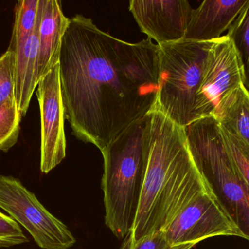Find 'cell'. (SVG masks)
<instances>
[{
    "label": "cell",
    "instance_id": "19",
    "mask_svg": "<svg viewBox=\"0 0 249 249\" xmlns=\"http://www.w3.org/2000/svg\"><path fill=\"white\" fill-rule=\"evenodd\" d=\"M28 241L18 224L0 212V247L7 248L26 244Z\"/></svg>",
    "mask_w": 249,
    "mask_h": 249
},
{
    "label": "cell",
    "instance_id": "20",
    "mask_svg": "<svg viewBox=\"0 0 249 249\" xmlns=\"http://www.w3.org/2000/svg\"><path fill=\"white\" fill-rule=\"evenodd\" d=\"M121 249H190L183 246H173L165 238L163 231L155 232L139 241L132 240L130 234L126 235Z\"/></svg>",
    "mask_w": 249,
    "mask_h": 249
},
{
    "label": "cell",
    "instance_id": "5",
    "mask_svg": "<svg viewBox=\"0 0 249 249\" xmlns=\"http://www.w3.org/2000/svg\"><path fill=\"white\" fill-rule=\"evenodd\" d=\"M216 41L184 39L158 45V92L153 111L183 128L194 121L197 92Z\"/></svg>",
    "mask_w": 249,
    "mask_h": 249
},
{
    "label": "cell",
    "instance_id": "14",
    "mask_svg": "<svg viewBox=\"0 0 249 249\" xmlns=\"http://www.w3.org/2000/svg\"><path fill=\"white\" fill-rule=\"evenodd\" d=\"M212 115L222 128L236 134L249 145V91L244 84L224 96Z\"/></svg>",
    "mask_w": 249,
    "mask_h": 249
},
{
    "label": "cell",
    "instance_id": "6",
    "mask_svg": "<svg viewBox=\"0 0 249 249\" xmlns=\"http://www.w3.org/2000/svg\"><path fill=\"white\" fill-rule=\"evenodd\" d=\"M0 209L23 226L41 249H69L76 243L69 228L18 178L0 175Z\"/></svg>",
    "mask_w": 249,
    "mask_h": 249
},
{
    "label": "cell",
    "instance_id": "2",
    "mask_svg": "<svg viewBox=\"0 0 249 249\" xmlns=\"http://www.w3.org/2000/svg\"><path fill=\"white\" fill-rule=\"evenodd\" d=\"M207 191L210 189L189 149L184 128L152 111L143 187L129 232L132 240L164 230L192 200Z\"/></svg>",
    "mask_w": 249,
    "mask_h": 249
},
{
    "label": "cell",
    "instance_id": "18",
    "mask_svg": "<svg viewBox=\"0 0 249 249\" xmlns=\"http://www.w3.org/2000/svg\"><path fill=\"white\" fill-rule=\"evenodd\" d=\"M16 53L7 50L0 57V107L15 103Z\"/></svg>",
    "mask_w": 249,
    "mask_h": 249
},
{
    "label": "cell",
    "instance_id": "8",
    "mask_svg": "<svg viewBox=\"0 0 249 249\" xmlns=\"http://www.w3.org/2000/svg\"><path fill=\"white\" fill-rule=\"evenodd\" d=\"M241 84L244 76L241 60L232 40L222 36L208 58L196 98L194 121L212 115L222 98Z\"/></svg>",
    "mask_w": 249,
    "mask_h": 249
},
{
    "label": "cell",
    "instance_id": "16",
    "mask_svg": "<svg viewBox=\"0 0 249 249\" xmlns=\"http://www.w3.org/2000/svg\"><path fill=\"white\" fill-rule=\"evenodd\" d=\"M227 36L238 53L244 71V86L249 91V0L230 26Z\"/></svg>",
    "mask_w": 249,
    "mask_h": 249
},
{
    "label": "cell",
    "instance_id": "11",
    "mask_svg": "<svg viewBox=\"0 0 249 249\" xmlns=\"http://www.w3.org/2000/svg\"><path fill=\"white\" fill-rule=\"evenodd\" d=\"M248 0H205L193 9L184 39L211 42L222 38L242 11Z\"/></svg>",
    "mask_w": 249,
    "mask_h": 249
},
{
    "label": "cell",
    "instance_id": "17",
    "mask_svg": "<svg viewBox=\"0 0 249 249\" xmlns=\"http://www.w3.org/2000/svg\"><path fill=\"white\" fill-rule=\"evenodd\" d=\"M22 115L16 102L0 107V151L7 152L17 143Z\"/></svg>",
    "mask_w": 249,
    "mask_h": 249
},
{
    "label": "cell",
    "instance_id": "9",
    "mask_svg": "<svg viewBox=\"0 0 249 249\" xmlns=\"http://www.w3.org/2000/svg\"><path fill=\"white\" fill-rule=\"evenodd\" d=\"M36 88L41 118L40 170L47 174L58 166L67 154L65 111L61 95L59 64L40 79Z\"/></svg>",
    "mask_w": 249,
    "mask_h": 249
},
{
    "label": "cell",
    "instance_id": "1",
    "mask_svg": "<svg viewBox=\"0 0 249 249\" xmlns=\"http://www.w3.org/2000/svg\"><path fill=\"white\" fill-rule=\"evenodd\" d=\"M58 64L65 117L73 134L101 152L154 111L159 47L150 38L122 40L76 15L63 38Z\"/></svg>",
    "mask_w": 249,
    "mask_h": 249
},
{
    "label": "cell",
    "instance_id": "3",
    "mask_svg": "<svg viewBox=\"0 0 249 249\" xmlns=\"http://www.w3.org/2000/svg\"><path fill=\"white\" fill-rule=\"evenodd\" d=\"M151 114L130 126L102 151L105 224L125 238L136 219L146 164Z\"/></svg>",
    "mask_w": 249,
    "mask_h": 249
},
{
    "label": "cell",
    "instance_id": "10",
    "mask_svg": "<svg viewBox=\"0 0 249 249\" xmlns=\"http://www.w3.org/2000/svg\"><path fill=\"white\" fill-rule=\"evenodd\" d=\"M129 10L141 31L161 45L184 39L193 9L187 0H131Z\"/></svg>",
    "mask_w": 249,
    "mask_h": 249
},
{
    "label": "cell",
    "instance_id": "4",
    "mask_svg": "<svg viewBox=\"0 0 249 249\" xmlns=\"http://www.w3.org/2000/svg\"><path fill=\"white\" fill-rule=\"evenodd\" d=\"M189 149L208 187L242 238L249 241V189L227 150L213 115L184 127Z\"/></svg>",
    "mask_w": 249,
    "mask_h": 249
},
{
    "label": "cell",
    "instance_id": "12",
    "mask_svg": "<svg viewBox=\"0 0 249 249\" xmlns=\"http://www.w3.org/2000/svg\"><path fill=\"white\" fill-rule=\"evenodd\" d=\"M70 19L63 13L61 1L43 0L39 29V82L59 61L60 51Z\"/></svg>",
    "mask_w": 249,
    "mask_h": 249
},
{
    "label": "cell",
    "instance_id": "7",
    "mask_svg": "<svg viewBox=\"0 0 249 249\" xmlns=\"http://www.w3.org/2000/svg\"><path fill=\"white\" fill-rule=\"evenodd\" d=\"M162 231L171 245L190 249L213 237L242 238L211 191L195 197Z\"/></svg>",
    "mask_w": 249,
    "mask_h": 249
},
{
    "label": "cell",
    "instance_id": "13",
    "mask_svg": "<svg viewBox=\"0 0 249 249\" xmlns=\"http://www.w3.org/2000/svg\"><path fill=\"white\" fill-rule=\"evenodd\" d=\"M42 7L33 33L24 42L18 45L13 51L16 53L15 97L22 117L27 113L31 99L39 83V29Z\"/></svg>",
    "mask_w": 249,
    "mask_h": 249
},
{
    "label": "cell",
    "instance_id": "15",
    "mask_svg": "<svg viewBox=\"0 0 249 249\" xmlns=\"http://www.w3.org/2000/svg\"><path fill=\"white\" fill-rule=\"evenodd\" d=\"M43 0H20L15 7L13 35L8 50L14 51L35 31L42 10Z\"/></svg>",
    "mask_w": 249,
    "mask_h": 249
}]
</instances>
